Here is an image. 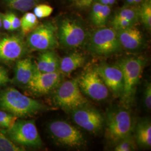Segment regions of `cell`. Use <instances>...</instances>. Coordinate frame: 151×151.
Segmentation results:
<instances>
[{
	"label": "cell",
	"mask_w": 151,
	"mask_h": 151,
	"mask_svg": "<svg viewBox=\"0 0 151 151\" xmlns=\"http://www.w3.org/2000/svg\"><path fill=\"white\" fill-rule=\"evenodd\" d=\"M10 81V78L8 75L7 72L0 74V86L4 85L9 83Z\"/></svg>",
	"instance_id": "d6a6232c"
},
{
	"label": "cell",
	"mask_w": 151,
	"mask_h": 151,
	"mask_svg": "<svg viewBox=\"0 0 151 151\" xmlns=\"http://www.w3.org/2000/svg\"><path fill=\"white\" fill-rule=\"evenodd\" d=\"M53 11V8L50 6L39 4L34 7V14L38 19H42L50 16Z\"/></svg>",
	"instance_id": "83f0119b"
},
{
	"label": "cell",
	"mask_w": 151,
	"mask_h": 151,
	"mask_svg": "<svg viewBox=\"0 0 151 151\" xmlns=\"http://www.w3.org/2000/svg\"><path fill=\"white\" fill-rule=\"evenodd\" d=\"M139 19L147 29L151 28V1L143 0L139 8Z\"/></svg>",
	"instance_id": "603a6c76"
},
{
	"label": "cell",
	"mask_w": 151,
	"mask_h": 151,
	"mask_svg": "<svg viewBox=\"0 0 151 151\" xmlns=\"http://www.w3.org/2000/svg\"><path fill=\"white\" fill-rule=\"evenodd\" d=\"M2 27V21H1V19L0 17V28Z\"/></svg>",
	"instance_id": "f35d334b"
},
{
	"label": "cell",
	"mask_w": 151,
	"mask_h": 151,
	"mask_svg": "<svg viewBox=\"0 0 151 151\" xmlns=\"http://www.w3.org/2000/svg\"><path fill=\"white\" fill-rule=\"evenodd\" d=\"M87 106H83L72 111V119L81 128L90 133H96L101 129L104 118L96 109Z\"/></svg>",
	"instance_id": "8fae6325"
},
{
	"label": "cell",
	"mask_w": 151,
	"mask_h": 151,
	"mask_svg": "<svg viewBox=\"0 0 151 151\" xmlns=\"http://www.w3.org/2000/svg\"><path fill=\"white\" fill-rule=\"evenodd\" d=\"M146 63V60L140 57H125L119 60L117 65L122 70L124 81L122 97L126 101L133 97Z\"/></svg>",
	"instance_id": "8992f818"
},
{
	"label": "cell",
	"mask_w": 151,
	"mask_h": 151,
	"mask_svg": "<svg viewBox=\"0 0 151 151\" xmlns=\"http://www.w3.org/2000/svg\"><path fill=\"white\" fill-rule=\"evenodd\" d=\"M135 150V140L131 135L117 142L114 148L115 151H132Z\"/></svg>",
	"instance_id": "484cf974"
},
{
	"label": "cell",
	"mask_w": 151,
	"mask_h": 151,
	"mask_svg": "<svg viewBox=\"0 0 151 151\" xmlns=\"http://www.w3.org/2000/svg\"><path fill=\"white\" fill-rule=\"evenodd\" d=\"M17 118L11 114L0 110V127L6 128L7 129L10 128Z\"/></svg>",
	"instance_id": "4316f807"
},
{
	"label": "cell",
	"mask_w": 151,
	"mask_h": 151,
	"mask_svg": "<svg viewBox=\"0 0 151 151\" xmlns=\"http://www.w3.org/2000/svg\"><path fill=\"white\" fill-rule=\"evenodd\" d=\"M72 1H77V0H72Z\"/></svg>",
	"instance_id": "ab89813d"
},
{
	"label": "cell",
	"mask_w": 151,
	"mask_h": 151,
	"mask_svg": "<svg viewBox=\"0 0 151 151\" xmlns=\"http://www.w3.org/2000/svg\"><path fill=\"white\" fill-rule=\"evenodd\" d=\"M85 59V55L80 52H72L60 60L59 71L61 74L69 75L82 66Z\"/></svg>",
	"instance_id": "ac0fdd59"
},
{
	"label": "cell",
	"mask_w": 151,
	"mask_h": 151,
	"mask_svg": "<svg viewBox=\"0 0 151 151\" xmlns=\"http://www.w3.org/2000/svg\"><path fill=\"white\" fill-rule=\"evenodd\" d=\"M86 43L87 49L99 56H109L118 53L122 49L116 30L113 27H99L88 37Z\"/></svg>",
	"instance_id": "7a4b0ae2"
},
{
	"label": "cell",
	"mask_w": 151,
	"mask_h": 151,
	"mask_svg": "<svg viewBox=\"0 0 151 151\" xmlns=\"http://www.w3.org/2000/svg\"><path fill=\"white\" fill-rule=\"evenodd\" d=\"M127 5L135 6L134 0H125Z\"/></svg>",
	"instance_id": "e575fe53"
},
{
	"label": "cell",
	"mask_w": 151,
	"mask_h": 151,
	"mask_svg": "<svg viewBox=\"0 0 151 151\" xmlns=\"http://www.w3.org/2000/svg\"><path fill=\"white\" fill-rule=\"evenodd\" d=\"M133 127V120L129 111L124 109L116 110L107 115L106 137L108 140L116 143L131 135Z\"/></svg>",
	"instance_id": "5b68a950"
},
{
	"label": "cell",
	"mask_w": 151,
	"mask_h": 151,
	"mask_svg": "<svg viewBox=\"0 0 151 151\" xmlns=\"http://www.w3.org/2000/svg\"><path fill=\"white\" fill-rule=\"evenodd\" d=\"M78 82L82 92L93 100L101 101L108 98L109 90L96 68L85 71L78 78Z\"/></svg>",
	"instance_id": "30bf717a"
},
{
	"label": "cell",
	"mask_w": 151,
	"mask_h": 151,
	"mask_svg": "<svg viewBox=\"0 0 151 151\" xmlns=\"http://www.w3.org/2000/svg\"><path fill=\"white\" fill-rule=\"evenodd\" d=\"M11 22V30H15L20 27V19L13 13H9Z\"/></svg>",
	"instance_id": "f546056e"
},
{
	"label": "cell",
	"mask_w": 151,
	"mask_h": 151,
	"mask_svg": "<svg viewBox=\"0 0 151 151\" xmlns=\"http://www.w3.org/2000/svg\"><path fill=\"white\" fill-rule=\"evenodd\" d=\"M54 100L59 107L70 112L89 104L79 87L78 78L63 82L54 93Z\"/></svg>",
	"instance_id": "277c9868"
},
{
	"label": "cell",
	"mask_w": 151,
	"mask_h": 151,
	"mask_svg": "<svg viewBox=\"0 0 151 151\" xmlns=\"http://www.w3.org/2000/svg\"><path fill=\"white\" fill-rule=\"evenodd\" d=\"M4 1H5V2L6 3V5H7V4H10V3H11L12 2L15 1L16 0H4Z\"/></svg>",
	"instance_id": "74e56055"
},
{
	"label": "cell",
	"mask_w": 151,
	"mask_h": 151,
	"mask_svg": "<svg viewBox=\"0 0 151 151\" xmlns=\"http://www.w3.org/2000/svg\"><path fill=\"white\" fill-rule=\"evenodd\" d=\"M6 72H7V70H6L5 68L2 66H0V74L5 73Z\"/></svg>",
	"instance_id": "d590c367"
},
{
	"label": "cell",
	"mask_w": 151,
	"mask_h": 151,
	"mask_svg": "<svg viewBox=\"0 0 151 151\" xmlns=\"http://www.w3.org/2000/svg\"><path fill=\"white\" fill-rule=\"evenodd\" d=\"M0 109L19 118L32 115L43 110L44 106L37 100L11 87L0 93Z\"/></svg>",
	"instance_id": "6da1fadb"
},
{
	"label": "cell",
	"mask_w": 151,
	"mask_h": 151,
	"mask_svg": "<svg viewBox=\"0 0 151 151\" xmlns=\"http://www.w3.org/2000/svg\"><path fill=\"white\" fill-rule=\"evenodd\" d=\"M144 103L148 109L151 108V85L148 83L146 86L144 92Z\"/></svg>",
	"instance_id": "f1b7e54d"
},
{
	"label": "cell",
	"mask_w": 151,
	"mask_h": 151,
	"mask_svg": "<svg viewBox=\"0 0 151 151\" xmlns=\"http://www.w3.org/2000/svg\"><path fill=\"white\" fill-rule=\"evenodd\" d=\"M24 151L23 148L8 138L3 133L0 132V151Z\"/></svg>",
	"instance_id": "d4e9b609"
},
{
	"label": "cell",
	"mask_w": 151,
	"mask_h": 151,
	"mask_svg": "<svg viewBox=\"0 0 151 151\" xmlns=\"http://www.w3.org/2000/svg\"><path fill=\"white\" fill-rule=\"evenodd\" d=\"M27 46L32 50L45 51L56 48L60 45L57 36V26L51 22L38 25L27 34Z\"/></svg>",
	"instance_id": "ba28073f"
},
{
	"label": "cell",
	"mask_w": 151,
	"mask_h": 151,
	"mask_svg": "<svg viewBox=\"0 0 151 151\" xmlns=\"http://www.w3.org/2000/svg\"><path fill=\"white\" fill-rule=\"evenodd\" d=\"M52 138L60 145L77 148L84 145L85 140L81 132L65 120H55L48 125Z\"/></svg>",
	"instance_id": "52a82bcc"
},
{
	"label": "cell",
	"mask_w": 151,
	"mask_h": 151,
	"mask_svg": "<svg viewBox=\"0 0 151 151\" xmlns=\"http://www.w3.org/2000/svg\"><path fill=\"white\" fill-rule=\"evenodd\" d=\"M96 1L103 5L111 6L114 4L116 0H96Z\"/></svg>",
	"instance_id": "836d02e7"
},
{
	"label": "cell",
	"mask_w": 151,
	"mask_h": 151,
	"mask_svg": "<svg viewBox=\"0 0 151 151\" xmlns=\"http://www.w3.org/2000/svg\"><path fill=\"white\" fill-rule=\"evenodd\" d=\"M26 44L19 35L0 38V60L11 62L20 59L26 52Z\"/></svg>",
	"instance_id": "4fadbf2b"
},
{
	"label": "cell",
	"mask_w": 151,
	"mask_h": 151,
	"mask_svg": "<svg viewBox=\"0 0 151 151\" xmlns=\"http://www.w3.org/2000/svg\"><path fill=\"white\" fill-rule=\"evenodd\" d=\"M93 0H77L76 1L77 5L81 8H85L90 6Z\"/></svg>",
	"instance_id": "1f68e13d"
},
{
	"label": "cell",
	"mask_w": 151,
	"mask_h": 151,
	"mask_svg": "<svg viewBox=\"0 0 151 151\" xmlns=\"http://www.w3.org/2000/svg\"><path fill=\"white\" fill-rule=\"evenodd\" d=\"M143 0H134V5L136 6L139 4H141V2L143 1Z\"/></svg>",
	"instance_id": "8d00e7d4"
},
{
	"label": "cell",
	"mask_w": 151,
	"mask_h": 151,
	"mask_svg": "<svg viewBox=\"0 0 151 151\" xmlns=\"http://www.w3.org/2000/svg\"><path fill=\"white\" fill-rule=\"evenodd\" d=\"M0 17L1 19L2 24L4 28L7 30H11V22L9 15V13H0Z\"/></svg>",
	"instance_id": "4dcf8cb0"
},
{
	"label": "cell",
	"mask_w": 151,
	"mask_h": 151,
	"mask_svg": "<svg viewBox=\"0 0 151 151\" xmlns=\"http://www.w3.org/2000/svg\"><path fill=\"white\" fill-rule=\"evenodd\" d=\"M139 19V9L135 6L125 5L115 13L112 21L127 20L136 25Z\"/></svg>",
	"instance_id": "44dd1931"
},
{
	"label": "cell",
	"mask_w": 151,
	"mask_h": 151,
	"mask_svg": "<svg viewBox=\"0 0 151 151\" xmlns=\"http://www.w3.org/2000/svg\"><path fill=\"white\" fill-rule=\"evenodd\" d=\"M7 134L12 142L21 146L37 147L42 145L34 120L17 119L14 124L7 129Z\"/></svg>",
	"instance_id": "9c48e42d"
},
{
	"label": "cell",
	"mask_w": 151,
	"mask_h": 151,
	"mask_svg": "<svg viewBox=\"0 0 151 151\" xmlns=\"http://www.w3.org/2000/svg\"><path fill=\"white\" fill-rule=\"evenodd\" d=\"M116 32L122 48L135 52L143 48L145 43L143 35L135 25L116 30Z\"/></svg>",
	"instance_id": "9a60e30c"
},
{
	"label": "cell",
	"mask_w": 151,
	"mask_h": 151,
	"mask_svg": "<svg viewBox=\"0 0 151 151\" xmlns=\"http://www.w3.org/2000/svg\"><path fill=\"white\" fill-rule=\"evenodd\" d=\"M35 70V65L30 58L19 60L16 63L15 78L20 84L27 85Z\"/></svg>",
	"instance_id": "e0dca14e"
},
{
	"label": "cell",
	"mask_w": 151,
	"mask_h": 151,
	"mask_svg": "<svg viewBox=\"0 0 151 151\" xmlns=\"http://www.w3.org/2000/svg\"><path fill=\"white\" fill-rule=\"evenodd\" d=\"M38 25V19L32 12H27L20 19V27L24 35L29 34Z\"/></svg>",
	"instance_id": "7402d4cb"
},
{
	"label": "cell",
	"mask_w": 151,
	"mask_h": 151,
	"mask_svg": "<svg viewBox=\"0 0 151 151\" xmlns=\"http://www.w3.org/2000/svg\"><path fill=\"white\" fill-rule=\"evenodd\" d=\"M96 68L109 90L116 96H123L124 81L123 73L119 65L103 63Z\"/></svg>",
	"instance_id": "7c38bea8"
},
{
	"label": "cell",
	"mask_w": 151,
	"mask_h": 151,
	"mask_svg": "<svg viewBox=\"0 0 151 151\" xmlns=\"http://www.w3.org/2000/svg\"><path fill=\"white\" fill-rule=\"evenodd\" d=\"M59 44L68 48H76L86 43L88 39L86 29L80 21L70 17L60 20L57 26Z\"/></svg>",
	"instance_id": "3957f363"
},
{
	"label": "cell",
	"mask_w": 151,
	"mask_h": 151,
	"mask_svg": "<svg viewBox=\"0 0 151 151\" xmlns=\"http://www.w3.org/2000/svg\"><path fill=\"white\" fill-rule=\"evenodd\" d=\"M40 0H16L7 4V6L11 9L20 11L27 12L38 5Z\"/></svg>",
	"instance_id": "cb8c5ba5"
},
{
	"label": "cell",
	"mask_w": 151,
	"mask_h": 151,
	"mask_svg": "<svg viewBox=\"0 0 151 151\" xmlns=\"http://www.w3.org/2000/svg\"><path fill=\"white\" fill-rule=\"evenodd\" d=\"M60 59L52 50L43 51L38 57L35 67L41 72L51 73L59 71Z\"/></svg>",
	"instance_id": "2e32d148"
},
{
	"label": "cell",
	"mask_w": 151,
	"mask_h": 151,
	"mask_svg": "<svg viewBox=\"0 0 151 151\" xmlns=\"http://www.w3.org/2000/svg\"><path fill=\"white\" fill-rule=\"evenodd\" d=\"M135 140L139 146L146 148L151 146V124L148 119L140 120L135 127Z\"/></svg>",
	"instance_id": "ffe728a7"
},
{
	"label": "cell",
	"mask_w": 151,
	"mask_h": 151,
	"mask_svg": "<svg viewBox=\"0 0 151 151\" xmlns=\"http://www.w3.org/2000/svg\"><path fill=\"white\" fill-rule=\"evenodd\" d=\"M61 81L60 71L46 73L35 70L30 82L27 83L29 89L35 93L45 94L58 85Z\"/></svg>",
	"instance_id": "5bb4252c"
},
{
	"label": "cell",
	"mask_w": 151,
	"mask_h": 151,
	"mask_svg": "<svg viewBox=\"0 0 151 151\" xmlns=\"http://www.w3.org/2000/svg\"><path fill=\"white\" fill-rule=\"evenodd\" d=\"M110 14V6L103 5L96 1L93 3L92 6L90 19L95 27H104L108 22Z\"/></svg>",
	"instance_id": "d6986e66"
}]
</instances>
